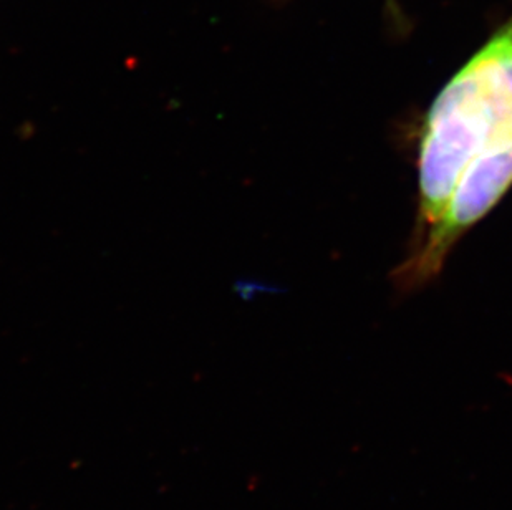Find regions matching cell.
Wrapping results in <instances>:
<instances>
[{"label":"cell","mask_w":512,"mask_h":510,"mask_svg":"<svg viewBox=\"0 0 512 510\" xmlns=\"http://www.w3.org/2000/svg\"><path fill=\"white\" fill-rule=\"evenodd\" d=\"M512 159V15L431 105L418 158L413 244L438 224L464 171Z\"/></svg>","instance_id":"cell-1"}]
</instances>
